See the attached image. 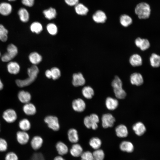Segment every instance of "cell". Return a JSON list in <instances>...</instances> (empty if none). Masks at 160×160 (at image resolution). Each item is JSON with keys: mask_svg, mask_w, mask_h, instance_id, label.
<instances>
[{"mask_svg": "<svg viewBox=\"0 0 160 160\" xmlns=\"http://www.w3.org/2000/svg\"><path fill=\"white\" fill-rule=\"evenodd\" d=\"M39 70L36 65H33L27 70L28 77L24 80L17 79L16 80L17 85L22 87L28 86L33 82L37 78Z\"/></svg>", "mask_w": 160, "mask_h": 160, "instance_id": "cell-1", "label": "cell"}, {"mask_svg": "<svg viewBox=\"0 0 160 160\" xmlns=\"http://www.w3.org/2000/svg\"><path fill=\"white\" fill-rule=\"evenodd\" d=\"M151 9L149 5L145 2L137 4L135 9V12L140 19H147L150 16Z\"/></svg>", "mask_w": 160, "mask_h": 160, "instance_id": "cell-2", "label": "cell"}, {"mask_svg": "<svg viewBox=\"0 0 160 160\" xmlns=\"http://www.w3.org/2000/svg\"><path fill=\"white\" fill-rule=\"evenodd\" d=\"M7 52L3 55L1 59L3 62L10 61L14 58L18 53V49L17 47L13 44L8 45L7 48Z\"/></svg>", "mask_w": 160, "mask_h": 160, "instance_id": "cell-3", "label": "cell"}, {"mask_svg": "<svg viewBox=\"0 0 160 160\" xmlns=\"http://www.w3.org/2000/svg\"><path fill=\"white\" fill-rule=\"evenodd\" d=\"M102 124L103 128H107L113 127L116 120L113 116L111 113L103 114L101 118Z\"/></svg>", "mask_w": 160, "mask_h": 160, "instance_id": "cell-4", "label": "cell"}, {"mask_svg": "<svg viewBox=\"0 0 160 160\" xmlns=\"http://www.w3.org/2000/svg\"><path fill=\"white\" fill-rule=\"evenodd\" d=\"M48 127L53 130L57 131L60 128V125L57 118L56 116H49L46 117L44 119Z\"/></svg>", "mask_w": 160, "mask_h": 160, "instance_id": "cell-5", "label": "cell"}, {"mask_svg": "<svg viewBox=\"0 0 160 160\" xmlns=\"http://www.w3.org/2000/svg\"><path fill=\"white\" fill-rule=\"evenodd\" d=\"M3 117L7 122L12 123L16 121L17 116L15 111L12 109H8L4 111Z\"/></svg>", "mask_w": 160, "mask_h": 160, "instance_id": "cell-6", "label": "cell"}, {"mask_svg": "<svg viewBox=\"0 0 160 160\" xmlns=\"http://www.w3.org/2000/svg\"><path fill=\"white\" fill-rule=\"evenodd\" d=\"M130 81L132 84L137 86L142 85L144 82L142 75L137 72L131 74L130 77Z\"/></svg>", "mask_w": 160, "mask_h": 160, "instance_id": "cell-7", "label": "cell"}, {"mask_svg": "<svg viewBox=\"0 0 160 160\" xmlns=\"http://www.w3.org/2000/svg\"><path fill=\"white\" fill-rule=\"evenodd\" d=\"M72 106L75 111L82 112L85 110L86 105L84 100L81 98H78L73 101Z\"/></svg>", "mask_w": 160, "mask_h": 160, "instance_id": "cell-8", "label": "cell"}, {"mask_svg": "<svg viewBox=\"0 0 160 160\" xmlns=\"http://www.w3.org/2000/svg\"><path fill=\"white\" fill-rule=\"evenodd\" d=\"M132 129L135 133L138 136L143 135L146 131V128L143 123L139 121L135 124Z\"/></svg>", "mask_w": 160, "mask_h": 160, "instance_id": "cell-9", "label": "cell"}, {"mask_svg": "<svg viewBox=\"0 0 160 160\" xmlns=\"http://www.w3.org/2000/svg\"><path fill=\"white\" fill-rule=\"evenodd\" d=\"M85 83V79L81 73H75L73 75L72 84L74 86H81L84 85Z\"/></svg>", "mask_w": 160, "mask_h": 160, "instance_id": "cell-10", "label": "cell"}, {"mask_svg": "<svg viewBox=\"0 0 160 160\" xmlns=\"http://www.w3.org/2000/svg\"><path fill=\"white\" fill-rule=\"evenodd\" d=\"M16 138L19 143L23 145L28 143L29 139V136L25 131H19L17 133Z\"/></svg>", "mask_w": 160, "mask_h": 160, "instance_id": "cell-11", "label": "cell"}, {"mask_svg": "<svg viewBox=\"0 0 160 160\" xmlns=\"http://www.w3.org/2000/svg\"><path fill=\"white\" fill-rule=\"evenodd\" d=\"M119 104V101L116 99L108 97L106 99L105 106L109 110L113 111L116 109L118 107Z\"/></svg>", "mask_w": 160, "mask_h": 160, "instance_id": "cell-12", "label": "cell"}, {"mask_svg": "<svg viewBox=\"0 0 160 160\" xmlns=\"http://www.w3.org/2000/svg\"><path fill=\"white\" fill-rule=\"evenodd\" d=\"M12 9V5L9 3L3 2L0 4V14L2 15H8L11 13Z\"/></svg>", "mask_w": 160, "mask_h": 160, "instance_id": "cell-13", "label": "cell"}, {"mask_svg": "<svg viewBox=\"0 0 160 160\" xmlns=\"http://www.w3.org/2000/svg\"><path fill=\"white\" fill-rule=\"evenodd\" d=\"M115 131L116 135L119 137H126L128 134V131L127 127L123 124L117 126L115 128Z\"/></svg>", "mask_w": 160, "mask_h": 160, "instance_id": "cell-14", "label": "cell"}, {"mask_svg": "<svg viewBox=\"0 0 160 160\" xmlns=\"http://www.w3.org/2000/svg\"><path fill=\"white\" fill-rule=\"evenodd\" d=\"M92 18L94 21L97 23H104L107 19V16L104 12L99 10L93 14Z\"/></svg>", "mask_w": 160, "mask_h": 160, "instance_id": "cell-15", "label": "cell"}, {"mask_svg": "<svg viewBox=\"0 0 160 160\" xmlns=\"http://www.w3.org/2000/svg\"><path fill=\"white\" fill-rule=\"evenodd\" d=\"M129 62L132 66H139L142 64V59L139 55L137 54H134L130 57Z\"/></svg>", "mask_w": 160, "mask_h": 160, "instance_id": "cell-16", "label": "cell"}, {"mask_svg": "<svg viewBox=\"0 0 160 160\" xmlns=\"http://www.w3.org/2000/svg\"><path fill=\"white\" fill-rule=\"evenodd\" d=\"M83 152V149L81 145L78 143H75L72 146L70 150L71 155L75 157L80 156Z\"/></svg>", "mask_w": 160, "mask_h": 160, "instance_id": "cell-17", "label": "cell"}, {"mask_svg": "<svg viewBox=\"0 0 160 160\" xmlns=\"http://www.w3.org/2000/svg\"><path fill=\"white\" fill-rule=\"evenodd\" d=\"M43 143V140L40 137L36 136L34 137L31 142V145L32 148L37 150L41 147Z\"/></svg>", "mask_w": 160, "mask_h": 160, "instance_id": "cell-18", "label": "cell"}, {"mask_svg": "<svg viewBox=\"0 0 160 160\" xmlns=\"http://www.w3.org/2000/svg\"><path fill=\"white\" fill-rule=\"evenodd\" d=\"M119 147L122 151L128 153L132 152L134 149L133 144L131 142L127 141L122 142L120 144Z\"/></svg>", "mask_w": 160, "mask_h": 160, "instance_id": "cell-19", "label": "cell"}, {"mask_svg": "<svg viewBox=\"0 0 160 160\" xmlns=\"http://www.w3.org/2000/svg\"><path fill=\"white\" fill-rule=\"evenodd\" d=\"M20 20L23 22H28L29 19L30 15L27 9L24 8H21L18 11Z\"/></svg>", "mask_w": 160, "mask_h": 160, "instance_id": "cell-20", "label": "cell"}, {"mask_svg": "<svg viewBox=\"0 0 160 160\" xmlns=\"http://www.w3.org/2000/svg\"><path fill=\"white\" fill-rule=\"evenodd\" d=\"M7 69L11 74H16L20 71V68L19 64L15 62H9L7 65Z\"/></svg>", "mask_w": 160, "mask_h": 160, "instance_id": "cell-21", "label": "cell"}, {"mask_svg": "<svg viewBox=\"0 0 160 160\" xmlns=\"http://www.w3.org/2000/svg\"><path fill=\"white\" fill-rule=\"evenodd\" d=\"M19 100L22 103L25 104L29 103L31 99V95L28 92L22 90L20 91L18 95Z\"/></svg>", "mask_w": 160, "mask_h": 160, "instance_id": "cell-22", "label": "cell"}, {"mask_svg": "<svg viewBox=\"0 0 160 160\" xmlns=\"http://www.w3.org/2000/svg\"><path fill=\"white\" fill-rule=\"evenodd\" d=\"M23 110L24 113L28 115H34L36 111L35 106L29 102L25 104L23 106Z\"/></svg>", "mask_w": 160, "mask_h": 160, "instance_id": "cell-23", "label": "cell"}, {"mask_svg": "<svg viewBox=\"0 0 160 160\" xmlns=\"http://www.w3.org/2000/svg\"><path fill=\"white\" fill-rule=\"evenodd\" d=\"M57 151L60 156L66 154L68 152V148L67 145L63 142H58L56 145Z\"/></svg>", "mask_w": 160, "mask_h": 160, "instance_id": "cell-24", "label": "cell"}, {"mask_svg": "<svg viewBox=\"0 0 160 160\" xmlns=\"http://www.w3.org/2000/svg\"><path fill=\"white\" fill-rule=\"evenodd\" d=\"M68 138L71 143H76L79 140L78 132L76 130L73 128L70 129L68 133Z\"/></svg>", "mask_w": 160, "mask_h": 160, "instance_id": "cell-25", "label": "cell"}, {"mask_svg": "<svg viewBox=\"0 0 160 160\" xmlns=\"http://www.w3.org/2000/svg\"><path fill=\"white\" fill-rule=\"evenodd\" d=\"M29 59L31 62L34 65L39 63L42 60V56L37 52L31 53L29 56Z\"/></svg>", "mask_w": 160, "mask_h": 160, "instance_id": "cell-26", "label": "cell"}, {"mask_svg": "<svg viewBox=\"0 0 160 160\" xmlns=\"http://www.w3.org/2000/svg\"><path fill=\"white\" fill-rule=\"evenodd\" d=\"M150 64L153 68L159 67L160 65V57L158 54L153 53L150 56L149 58Z\"/></svg>", "mask_w": 160, "mask_h": 160, "instance_id": "cell-27", "label": "cell"}, {"mask_svg": "<svg viewBox=\"0 0 160 160\" xmlns=\"http://www.w3.org/2000/svg\"><path fill=\"white\" fill-rule=\"evenodd\" d=\"M82 93L83 96L87 99L92 98L94 94L93 89L89 86L84 87L82 89Z\"/></svg>", "mask_w": 160, "mask_h": 160, "instance_id": "cell-28", "label": "cell"}, {"mask_svg": "<svg viewBox=\"0 0 160 160\" xmlns=\"http://www.w3.org/2000/svg\"><path fill=\"white\" fill-rule=\"evenodd\" d=\"M120 22L122 25L124 27H127L132 23V19L129 15L124 14L121 16Z\"/></svg>", "mask_w": 160, "mask_h": 160, "instance_id": "cell-29", "label": "cell"}, {"mask_svg": "<svg viewBox=\"0 0 160 160\" xmlns=\"http://www.w3.org/2000/svg\"><path fill=\"white\" fill-rule=\"evenodd\" d=\"M90 146L93 149L96 150L99 149L102 144L101 140L97 137L91 138L89 142Z\"/></svg>", "mask_w": 160, "mask_h": 160, "instance_id": "cell-30", "label": "cell"}, {"mask_svg": "<svg viewBox=\"0 0 160 160\" xmlns=\"http://www.w3.org/2000/svg\"><path fill=\"white\" fill-rule=\"evenodd\" d=\"M43 13L45 17L49 20H51L55 17L56 15V10L52 8L44 10Z\"/></svg>", "mask_w": 160, "mask_h": 160, "instance_id": "cell-31", "label": "cell"}, {"mask_svg": "<svg viewBox=\"0 0 160 160\" xmlns=\"http://www.w3.org/2000/svg\"><path fill=\"white\" fill-rule=\"evenodd\" d=\"M75 10L78 14L81 15H86L89 11L86 7L81 3H78L75 5Z\"/></svg>", "mask_w": 160, "mask_h": 160, "instance_id": "cell-32", "label": "cell"}, {"mask_svg": "<svg viewBox=\"0 0 160 160\" xmlns=\"http://www.w3.org/2000/svg\"><path fill=\"white\" fill-rule=\"evenodd\" d=\"M19 126L22 131H26L29 130L31 125L29 121L26 119H22L19 122Z\"/></svg>", "mask_w": 160, "mask_h": 160, "instance_id": "cell-33", "label": "cell"}, {"mask_svg": "<svg viewBox=\"0 0 160 160\" xmlns=\"http://www.w3.org/2000/svg\"><path fill=\"white\" fill-rule=\"evenodd\" d=\"M31 31L37 34L39 33L42 30V25L39 22H35L31 23L30 26Z\"/></svg>", "mask_w": 160, "mask_h": 160, "instance_id": "cell-34", "label": "cell"}, {"mask_svg": "<svg viewBox=\"0 0 160 160\" xmlns=\"http://www.w3.org/2000/svg\"><path fill=\"white\" fill-rule=\"evenodd\" d=\"M115 96L119 99H124L127 95V93L122 87L113 89Z\"/></svg>", "mask_w": 160, "mask_h": 160, "instance_id": "cell-35", "label": "cell"}, {"mask_svg": "<svg viewBox=\"0 0 160 160\" xmlns=\"http://www.w3.org/2000/svg\"><path fill=\"white\" fill-rule=\"evenodd\" d=\"M94 160H103L105 153L101 149H97L92 153Z\"/></svg>", "mask_w": 160, "mask_h": 160, "instance_id": "cell-36", "label": "cell"}, {"mask_svg": "<svg viewBox=\"0 0 160 160\" xmlns=\"http://www.w3.org/2000/svg\"><path fill=\"white\" fill-rule=\"evenodd\" d=\"M8 31L3 25L0 24V40L6 41L8 38Z\"/></svg>", "mask_w": 160, "mask_h": 160, "instance_id": "cell-37", "label": "cell"}, {"mask_svg": "<svg viewBox=\"0 0 160 160\" xmlns=\"http://www.w3.org/2000/svg\"><path fill=\"white\" fill-rule=\"evenodd\" d=\"M92 123L91 128L95 130L98 127V123L99 121V118L98 116L95 113H92L89 116Z\"/></svg>", "mask_w": 160, "mask_h": 160, "instance_id": "cell-38", "label": "cell"}, {"mask_svg": "<svg viewBox=\"0 0 160 160\" xmlns=\"http://www.w3.org/2000/svg\"><path fill=\"white\" fill-rule=\"evenodd\" d=\"M111 85L113 89L122 87V81L118 76H116L112 81Z\"/></svg>", "mask_w": 160, "mask_h": 160, "instance_id": "cell-39", "label": "cell"}, {"mask_svg": "<svg viewBox=\"0 0 160 160\" xmlns=\"http://www.w3.org/2000/svg\"><path fill=\"white\" fill-rule=\"evenodd\" d=\"M47 31L51 35H54L57 33V27L54 23H50L48 24L47 26Z\"/></svg>", "mask_w": 160, "mask_h": 160, "instance_id": "cell-40", "label": "cell"}, {"mask_svg": "<svg viewBox=\"0 0 160 160\" xmlns=\"http://www.w3.org/2000/svg\"><path fill=\"white\" fill-rule=\"evenodd\" d=\"M150 44L149 40L146 39H142L139 48L144 51L148 49L150 47Z\"/></svg>", "mask_w": 160, "mask_h": 160, "instance_id": "cell-41", "label": "cell"}, {"mask_svg": "<svg viewBox=\"0 0 160 160\" xmlns=\"http://www.w3.org/2000/svg\"><path fill=\"white\" fill-rule=\"evenodd\" d=\"M52 74V78L53 80L58 79L60 76V70L57 67H53L50 69Z\"/></svg>", "mask_w": 160, "mask_h": 160, "instance_id": "cell-42", "label": "cell"}, {"mask_svg": "<svg viewBox=\"0 0 160 160\" xmlns=\"http://www.w3.org/2000/svg\"><path fill=\"white\" fill-rule=\"evenodd\" d=\"M80 156L81 160H94L92 153L89 151L83 152Z\"/></svg>", "mask_w": 160, "mask_h": 160, "instance_id": "cell-43", "label": "cell"}, {"mask_svg": "<svg viewBox=\"0 0 160 160\" xmlns=\"http://www.w3.org/2000/svg\"><path fill=\"white\" fill-rule=\"evenodd\" d=\"M5 160H18L17 155L13 152L8 153L5 156Z\"/></svg>", "mask_w": 160, "mask_h": 160, "instance_id": "cell-44", "label": "cell"}, {"mask_svg": "<svg viewBox=\"0 0 160 160\" xmlns=\"http://www.w3.org/2000/svg\"><path fill=\"white\" fill-rule=\"evenodd\" d=\"M8 144L6 141L4 139L0 138V151H6L7 148Z\"/></svg>", "mask_w": 160, "mask_h": 160, "instance_id": "cell-45", "label": "cell"}, {"mask_svg": "<svg viewBox=\"0 0 160 160\" xmlns=\"http://www.w3.org/2000/svg\"><path fill=\"white\" fill-rule=\"evenodd\" d=\"M84 122L85 126L87 128L90 129L91 128L92 123L89 116H86L84 119Z\"/></svg>", "mask_w": 160, "mask_h": 160, "instance_id": "cell-46", "label": "cell"}, {"mask_svg": "<svg viewBox=\"0 0 160 160\" xmlns=\"http://www.w3.org/2000/svg\"><path fill=\"white\" fill-rule=\"evenodd\" d=\"M29 160H44V159L42 154L35 153L33 155Z\"/></svg>", "mask_w": 160, "mask_h": 160, "instance_id": "cell-47", "label": "cell"}, {"mask_svg": "<svg viewBox=\"0 0 160 160\" xmlns=\"http://www.w3.org/2000/svg\"><path fill=\"white\" fill-rule=\"evenodd\" d=\"M22 4L26 7H32L34 3V0H21Z\"/></svg>", "mask_w": 160, "mask_h": 160, "instance_id": "cell-48", "label": "cell"}, {"mask_svg": "<svg viewBox=\"0 0 160 160\" xmlns=\"http://www.w3.org/2000/svg\"><path fill=\"white\" fill-rule=\"evenodd\" d=\"M66 3L69 5H76L78 3L79 0H65Z\"/></svg>", "mask_w": 160, "mask_h": 160, "instance_id": "cell-49", "label": "cell"}, {"mask_svg": "<svg viewBox=\"0 0 160 160\" xmlns=\"http://www.w3.org/2000/svg\"><path fill=\"white\" fill-rule=\"evenodd\" d=\"M142 38L140 37L137 38L135 40V43L136 46L138 47H139Z\"/></svg>", "mask_w": 160, "mask_h": 160, "instance_id": "cell-50", "label": "cell"}, {"mask_svg": "<svg viewBox=\"0 0 160 160\" xmlns=\"http://www.w3.org/2000/svg\"><path fill=\"white\" fill-rule=\"evenodd\" d=\"M45 74L46 76L48 78H52V74L50 70H47L46 71Z\"/></svg>", "mask_w": 160, "mask_h": 160, "instance_id": "cell-51", "label": "cell"}, {"mask_svg": "<svg viewBox=\"0 0 160 160\" xmlns=\"http://www.w3.org/2000/svg\"><path fill=\"white\" fill-rule=\"evenodd\" d=\"M53 160H65L61 156H56Z\"/></svg>", "mask_w": 160, "mask_h": 160, "instance_id": "cell-52", "label": "cell"}, {"mask_svg": "<svg viewBox=\"0 0 160 160\" xmlns=\"http://www.w3.org/2000/svg\"><path fill=\"white\" fill-rule=\"evenodd\" d=\"M3 88V84L0 79V90H1Z\"/></svg>", "mask_w": 160, "mask_h": 160, "instance_id": "cell-53", "label": "cell"}, {"mask_svg": "<svg viewBox=\"0 0 160 160\" xmlns=\"http://www.w3.org/2000/svg\"><path fill=\"white\" fill-rule=\"evenodd\" d=\"M9 1H16V0H8Z\"/></svg>", "mask_w": 160, "mask_h": 160, "instance_id": "cell-54", "label": "cell"}, {"mask_svg": "<svg viewBox=\"0 0 160 160\" xmlns=\"http://www.w3.org/2000/svg\"><path fill=\"white\" fill-rule=\"evenodd\" d=\"M0 55H1V53H0Z\"/></svg>", "mask_w": 160, "mask_h": 160, "instance_id": "cell-55", "label": "cell"}]
</instances>
